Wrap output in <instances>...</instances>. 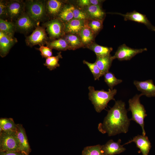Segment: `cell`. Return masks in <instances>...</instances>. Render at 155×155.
<instances>
[{
  "mask_svg": "<svg viewBox=\"0 0 155 155\" xmlns=\"http://www.w3.org/2000/svg\"><path fill=\"white\" fill-rule=\"evenodd\" d=\"M79 35L84 46L86 47L93 43L96 34L88 25L86 20L84 26L80 31Z\"/></svg>",
  "mask_w": 155,
  "mask_h": 155,
  "instance_id": "obj_19",
  "label": "cell"
},
{
  "mask_svg": "<svg viewBox=\"0 0 155 155\" xmlns=\"http://www.w3.org/2000/svg\"><path fill=\"white\" fill-rule=\"evenodd\" d=\"M49 40L45 28L39 25L30 35L26 36L25 42L26 45L31 47L37 45H44Z\"/></svg>",
  "mask_w": 155,
  "mask_h": 155,
  "instance_id": "obj_7",
  "label": "cell"
},
{
  "mask_svg": "<svg viewBox=\"0 0 155 155\" xmlns=\"http://www.w3.org/2000/svg\"><path fill=\"white\" fill-rule=\"evenodd\" d=\"M46 7L49 20L56 18L65 5V1L59 0H45Z\"/></svg>",
  "mask_w": 155,
  "mask_h": 155,
  "instance_id": "obj_12",
  "label": "cell"
},
{
  "mask_svg": "<svg viewBox=\"0 0 155 155\" xmlns=\"http://www.w3.org/2000/svg\"><path fill=\"white\" fill-rule=\"evenodd\" d=\"M114 60L111 55L103 57H96L95 62L100 71L102 75L108 72Z\"/></svg>",
  "mask_w": 155,
  "mask_h": 155,
  "instance_id": "obj_21",
  "label": "cell"
},
{
  "mask_svg": "<svg viewBox=\"0 0 155 155\" xmlns=\"http://www.w3.org/2000/svg\"><path fill=\"white\" fill-rule=\"evenodd\" d=\"M103 1L98 0H80L78 1V2L80 6L85 7L92 5L100 6V4Z\"/></svg>",
  "mask_w": 155,
  "mask_h": 155,
  "instance_id": "obj_35",
  "label": "cell"
},
{
  "mask_svg": "<svg viewBox=\"0 0 155 155\" xmlns=\"http://www.w3.org/2000/svg\"><path fill=\"white\" fill-rule=\"evenodd\" d=\"M25 12L34 20L39 24L49 20L44 0L25 1Z\"/></svg>",
  "mask_w": 155,
  "mask_h": 155,
  "instance_id": "obj_3",
  "label": "cell"
},
{
  "mask_svg": "<svg viewBox=\"0 0 155 155\" xmlns=\"http://www.w3.org/2000/svg\"><path fill=\"white\" fill-rule=\"evenodd\" d=\"M0 31L14 36L16 32L15 22L0 19Z\"/></svg>",
  "mask_w": 155,
  "mask_h": 155,
  "instance_id": "obj_25",
  "label": "cell"
},
{
  "mask_svg": "<svg viewBox=\"0 0 155 155\" xmlns=\"http://www.w3.org/2000/svg\"><path fill=\"white\" fill-rule=\"evenodd\" d=\"M146 48L140 49L131 48L123 44L119 46L115 55L113 56L114 59H117L120 61L130 60L136 55L147 51Z\"/></svg>",
  "mask_w": 155,
  "mask_h": 155,
  "instance_id": "obj_10",
  "label": "cell"
},
{
  "mask_svg": "<svg viewBox=\"0 0 155 155\" xmlns=\"http://www.w3.org/2000/svg\"><path fill=\"white\" fill-rule=\"evenodd\" d=\"M142 95L141 94H136L133 98L128 101L129 108L128 110L131 111L132 116L130 120H133L139 124L142 129V135H145L146 132L144 129V119L147 115L144 106L142 104L140 100V98Z\"/></svg>",
  "mask_w": 155,
  "mask_h": 155,
  "instance_id": "obj_4",
  "label": "cell"
},
{
  "mask_svg": "<svg viewBox=\"0 0 155 155\" xmlns=\"http://www.w3.org/2000/svg\"><path fill=\"white\" fill-rule=\"evenodd\" d=\"M17 135L19 142L20 152H24L28 155L31 151L25 129L21 124H17Z\"/></svg>",
  "mask_w": 155,
  "mask_h": 155,
  "instance_id": "obj_16",
  "label": "cell"
},
{
  "mask_svg": "<svg viewBox=\"0 0 155 155\" xmlns=\"http://www.w3.org/2000/svg\"><path fill=\"white\" fill-rule=\"evenodd\" d=\"M36 49L40 52V55L43 58L46 59L53 56L52 49L47 46H41Z\"/></svg>",
  "mask_w": 155,
  "mask_h": 155,
  "instance_id": "obj_34",
  "label": "cell"
},
{
  "mask_svg": "<svg viewBox=\"0 0 155 155\" xmlns=\"http://www.w3.org/2000/svg\"><path fill=\"white\" fill-rule=\"evenodd\" d=\"M82 155H103L102 145L98 144L86 147L83 150Z\"/></svg>",
  "mask_w": 155,
  "mask_h": 155,
  "instance_id": "obj_30",
  "label": "cell"
},
{
  "mask_svg": "<svg viewBox=\"0 0 155 155\" xmlns=\"http://www.w3.org/2000/svg\"><path fill=\"white\" fill-rule=\"evenodd\" d=\"M17 124L12 118H1L0 119V128L5 131H16Z\"/></svg>",
  "mask_w": 155,
  "mask_h": 155,
  "instance_id": "obj_27",
  "label": "cell"
},
{
  "mask_svg": "<svg viewBox=\"0 0 155 155\" xmlns=\"http://www.w3.org/2000/svg\"><path fill=\"white\" fill-rule=\"evenodd\" d=\"M15 23L16 32L23 34L26 36L32 32L39 25L26 12L20 16Z\"/></svg>",
  "mask_w": 155,
  "mask_h": 155,
  "instance_id": "obj_8",
  "label": "cell"
},
{
  "mask_svg": "<svg viewBox=\"0 0 155 155\" xmlns=\"http://www.w3.org/2000/svg\"><path fill=\"white\" fill-rule=\"evenodd\" d=\"M42 25L47 33L50 40L62 38L65 35L64 24L57 18L49 20Z\"/></svg>",
  "mask_w": 155,
  "mask_h": 155,
  "instance_id": "obj_6",
  "label": "cell"
},
{
  "mask_svg": "<svg viewBox=\"0 0 155 155\" xmlns=\"http://www.w3.org/2000/svg\"><path fill=\"white\" fill-rule=\"evenodd\" d=\"M62 58L61 52L57 53V55L52 56L46 59L45 63L44 64V66L51 71L60 66L58 62L60 59Z\"/></svg>",
  "mask_w": 155,
  "mask_h": 155,
  "instance_id": "obj_28",
  "label": "cell"
},
{
  "mask_svg": "<svg viewBox=\"0 0 155 155\" xmlns=\"http://www.w3.org/2000/svg\"><path fill=\"white\" fill-rule=\"evenodd\" d=\"M85 12L88 19L103 20L106 13L101 6L92 5L85 7Z\"/></svg>",
  "mask_w": 155,
  "mask_h": 155,
  "instance_id": "obj_20",
  "label": "cell"
},
{
  "mask_svg": "<svg viewBox=\"0 0 155 155\" xmlns=\"http://www.w3.org/2000/svg\"><path fill=\"white\" fill-rule=\"evenodd\" d=\"M86 47L94 52L96 57H103L110 55L113 50L112 47L101 46L94 42Z\"/></svg>",
  "mask_w": 155,
  "mask_h": 155,
  "instance_id": "obj_23",
  "label": "cell"
},
{
  "mask_svg": "<svg viewBox=\"0 0 155 155\" xmlns=\"http://www.w3.org/2000/svg\"><path fill=\"white\" fill-rule=\"evenodd\" d=\"M74 8L73 5H65L56 18L64 24L69 22L73 19V10Z\"/></svg>",
  "mask_w": 155,
  "mask_h": 155,
  "instance_id": "obj_24",
  "label": "cell"
},
{
  "mask_svg": "<svg viewBox=\"0 0 155 155\" xmlns=\"http://www.w3.org/2000/svg\"><path fill=\"white\" fill-rule=\"evenodd\" d=\"M133 84L143 95L148 97H155V85L152 80L144 81L134 80Z\"/></svg>",
  "mask_w": 155,
  "mask_h": 155,
  "instance_id": "obj_15",
  "label": "cell"
},
{
  "mask_svg": "<svg viewBox=\"0 0 155 155\" xmlns=\"http://www.w3.org/2000/svg\"><path fill=\"white\" fill-rule=\"evenodd\" d=\"M83 62L88 67L93 75L94 80H99L100 78L102 75L100 71L95 62L90 63L85 60L83 61Z\"/></svg>",
  "mask_w": 155,
  "mask_h": 155,
  "instance_id": "obj_32",
  "label": "cell"
},
{
  "mask_svg": "<svg viewBox=\"0 0 155 155\" xmlns=\"http://www.w3.org/2000/svg\"><path fill=\"white\" fill-rule=\"evenodd\" d=\"M20 152V146L16 132H0V152Z\"/></svg>",
  "mask_w": 155,
  "mask_h": 155,
  "instance_id": "obj_5",
  "label": "cell"
},
{
  "mask_svg": "<svg viewBox=\"0 0 155 155\" xmlns=\"http://www.w3.org/2000/svg\"><path fill=\"white\" fill-rule=\"evenodd\" d=\"M88 88L89 99L98 113H100L104 109L111 100H115L114 96L117 93V90L115 89H109L106 91L103 90H95L92 86H89Z\"/></svg>",
  "mask_w": 155,
  "mask_h": 155,
  "instance_id": "obj_2",
  "label": "cell"
},
{
  "mask_svg": "<svg viewBox=\"0 0 155 155\" xmlns=\"http://www.w3.org/2000/svg\"><path fill=\"white\" fill-rule=\"evenodd\" d=\"M9 20L15 22L25 12V1L6 0Z\"/></svg>",
  "mask_w": 155,
  "mask_h": 155,
  "instance_id": "obj_9",
  "label": "cell"
},
{
  "mask_svg": "<svg viewBox=\"0 0 155 155\" xmlns=\"http://www.w3.org/2000/svg\"><path fill=\"white\" fill-rule=\"evenodd\" d=\"M132 142H134L136 144L142 155H148L151 145L147 136L138 135L133 137L132 140L123 145L127 144Z\"/></svg>",
  "mask_w": 155,
  "mask_h": 155,
  "instance_id": "obj_17",
  "label": "cell"
},
{
  "mask_svg": "<svg viewBox=\"0 0 155 155\" xmlns=\"http://www.w3.org/2000/svg\"><path fill=\"white\" fill-rule=\"evenodd\" d=\"M73 15L74 19L86 20L88 19L85 11L75 7L73 10Z\"/></svg>",
  "mask_w": 155,
  "mask_h": 155,
  "instance_id": "obj_36",
  "label": "cell"
},
{
  "mask_svg": "<svg viewBox=\"0 0 155 155\" xmlns=\"http://www.w3.org/2000/svg\"><path fill=\"white\" fill-rule=\"evenodd\" d=\"M103 75L105 82L111 90H113L114 86L122 82L121 80L116 78L114 75L111 72L108 71Z\"/></svg>",
  "mask_w": 155,
  "mask_h": 155,
  "instance_id": "obj_29",
  "label": "cell"
},
{
  "mask_svg": "<svg viewBox=\"0 0 155 155\" xmlns=\"http://www.w3.org/2000/svg\"><path fill=\"white\" fill-rule=\"evenodd\" d=\"M0 19L9 20L6 0H0Z\"/></svg>",
  "mask_w": 155,
  "mask_h": 155,
  "instance_id": "obj_33",
  "label": "cell"
},
{
  "mask_svg": "<svg viewBox=\"0 0 155 155\" xmlns=\"http://www.w3.org/2000/svg\"><path fill=\"white\" fill-rule=\"evenodd\" d=\"M113 13L122 16L123 17L124 20H131L143 24L148 29L152 31H155V27L152 24L146 16L135 10L127 12L126 14L119 13Z\"/></svg>",
  "mask_w": 155,
  "mask_h": 155,
  "instance_id": "obj_11",
  "label": "cell"
},
{
  "mask_svg": "<svg viewBox=\"0 0 155 155\" xmlns=\"http://www.w3.org/2000/svg\"><path fill=\"white\" fill-rule=\"evenodd\" d=\"M125 106L122 101H115L114 106L108 111L103 122L99 124V131L103 134L107 133L109 136L126 133L131 120L127 117Z\"/></svg>",
  "mask_w": 155,
  "mask_h": 155,
  "instance_id": "obj_1",
  "label": "cell"
},
{
  "mask_svg": "<svg viewBox=\"0 0 155 155\" xmlns=\"http://www.w3.org/2000/svg\"><path fill=\"white\" fill-rule=\"evenodd\" d=\"M46 46L58 51H64L69 50V46L66 41L63 38L49 40L46 43Z\"/></svg>",
  "mask_w": 155,
  "mask_h": 155,
  "instance_id": "obj_26",
  "label": "cell"
},
{
  "mask_svg": "<svg viewBox=\"0 0 155 155\" xmlns=\"http://www.w3.org/2000/svg\"><path fill=\"white\" fill-rule=\"evenodd\" d=\"M85 20L73 19L69 22L64 24L65 34H79L84 26Z\"/></svg>",
  "mask_w": 155,
  "mask_h": 155,
  "instance_id": "obj_18",
  "label": "cell"
},
{
  "mask_svg": "<svg viewBox=\"0 0 155 155\" xmlns=\"http://www.w3.org/2000/svg\"><path fill=\"white\" fill-rule=\"evenodd\" d=\"M67 42L69 50H75L84 47L78 35L72 34H65L63 37Z\"/></svg>",
  "mask_w": 155,
  "mask_h": 155,
  "instance_id": "obj_22",
  "label": "cell"
},
{
  "mask_svg": "<svg viewBox=\"0 0 155 155\" xmlns=\"http://www.w3.org/2000/svg\"><path fill=\"white\" fill-rule=\"evenodd\" d=\"M18 42L16 38L0 31V55L5 57L10 49Z\"/></svg>",
  "mask_w": 155,
  "mask_h": 155,
  "instance_id": "obj_13",
  "label": "cell"
},
{
  "mask_svg": "<svg viewBox=\"0 0 155 155\" xmlns=\"http://www.w3.org/2000/svg\"><path fill=\"white\" fill-rule=\"evenodd\" d=\"M0 155H28L26 153L20 152H0Z\"/></svg>",
  "mask_w": 155,
  "mask_h": 155,
  "instance_id": "obj_37",
  "label": "cell"
},
{
  "mask_svg": "<svg viewBox=\"0 0 155 155\" xmlns=\"http://www.w3.org/2000/svg\"><path fill=\"white\" fill-rule=\"evenodd\" d=\"M103 21L91 19L86 20L88 25L95 34L102 29Z\"/></svg>",
  "mask_w": 155,
  "mask_h": 155,
  "instance_id": "obj_31",
  "label": "cell"
},
{
  "mask_svg": "<svg viewBox=\"0 0 155 155\" xmlns=\"http://www.w3.org/2000/svg\"><path fill=\"white\" fill-rule=\"evenodd\" d=\"M121 142L120 139L117 142L111 140L105 144L102 145L103 155H115L124 152L126 148L123 147V145L121 144Z\"/></svg>",
  "mask_w": 155,
  "mask_h": 155,
  "instance_id": "obj_14",
  "label": "cell"
}]
</instances>
